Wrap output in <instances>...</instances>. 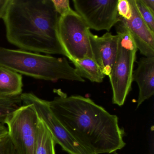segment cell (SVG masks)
Returning a JSON list of instances; mask_svg holds the SVG:
<instances>
[{
	"label": "cell",
	"mask_w": 154,
	"mask_h": 154,
	"mask_svg": "<svg viewBox=\"0 0 154 154\" xmlns=\"http://www.w3.org/2000/svg\"><path fill=\"white\" fill-rule=\"evenodd\" d=\"M58 95L49 101L52 111L66 129L92 154L115 153L122 149L124 130L119 119L89 98Z\"/></svg>",
	"instance_id": "1"
},
{
	"label": "cell",
	"mask_w": 154,
	"mask_h": 154,
	"mask_svg": "<svg viewBox=\"0 0 154 154\" xmlns=\"http://www.w3.org/2000/svg\"><path fill=\"white\" fill-rule=\"evenodd\" d=\"M59 18L52 0H10L2 19L7 40L20 50L66 57L58 37Z\"/></svg>",
	"instance_id": "2"
},
{
	"label": "cell",
	"mask_w": 154,
	"mask_h": 154,
	"mask_svg": "<svg viewBox=\"0 0 154 154\" xmlns=\"http://www.w3.org/2000/svg\"><path fill=\"white\" fill-rule=\"evenodd\" d=\"M0 66L35 79L84 82L65 57H56L22 50L0 47Z\"/></svg>",
	"instance_id": "3"
},
{
	"label": "cell",
	"mask_w": 154,
	"mask_h": 154,
	"mask_svg": "<svg viewBox=\"0 0 154 154\" xmlns=\"http://www.w3.org/2000/svg\"><path fill=\"white\" fill-rule=\"evenodd\" d=\"M119 41L118 53L109 75L112 91V103L122 106L131 90L132 74L137 50L128 29L119 21L116 25Z\"/></svg>",
	"instance_id": "4"
},
{
	"label": "cell",
	"mask_w": 154,
	"mask_h": 154,
	"mask_svg": "<svg viewBox=\"0 0 154 154\" xmlns=\"http://www.w3.org/2000/svg\"><path fill=\"white\" fill-rule=\"evenodd\" d=\"M58 37L66 57L71 61L93 58L89 35L91 32L81 16L72 9L59 16Z\"/></svg>",
	"instance_id": "5"
},
{
	"label": "cell",
	"mask_w": 154,
	"mask_h": 154,
	"mask_svg": "<svg viewBox=\"0 0 154 154\" xmlns=\"http://www.w3.org/2000/svg\"><path fill=\"white\" fill-rule=\"evenodd\" d=\"M38 121L31 104H23L7 118L5 124L18 154H35Z\"/></svg>",
	"instance_id": "6"
},
{
	"label": "cell",
	"mask_w": 154,
	"mask_h": 154,
	"mask_svg": "<svg viewBox=\"0 0 154 154\" xmlns=\"http://www.w3.org/2000/svg\"><path fill=\"white\" fill-rule=\"evenodd\" d=\"M23 104H31L39 119L52 134L56 144L69 154H92L81 146L66 129L50 108L48 101L40 99L32 93L21 94Z\"/></svg>",
	"instance_id": "7"
},
{
	"label": "cell",
	"mask_w": 154,
	"mask_h": 154,
	"mask_svg": "<svg viewBox=\"0 0 154 154\" xmlns=\"http://www.w3.org/2000/svg\"><path fill=\"white\" fill-rule=\"evenodd\" d=\"M75 12L90 29L109 31L120 21L118 0H73Z\"/></svg>",
	"instance_id": "8"
},
{
	"label": "cell",
	"mask_w": 154,
	"mask_h": 154,
	"mask_svg": "<svg viewBox=\"0 0 154 154\" xmlns=\"http://www.w3.org/2000/svg\"><path fill=\"white\" fill-rule=\"evenodd\" d=\"M131 16L129 20L120 17V21L131 35L137 48L146 57H154V33L141 18L137 9L135 0H129Z\"/></svg>",
	"instance_id": "9"
},
{
	"label": "cell",
	"mask_w": 154,
	"mask_h": 154,
	"mask_svg": "<svg viewBox=\"0 0 154 154\" xmlns=\"http://www.w3.org/2000/svg\"><path fill=\"white\" fill-rule=\"evenodd\" d=\"M89 37L93 59L105 76H109L118 53L119 35L107 32L99 37L91 32Z\"/></svg>",
	"instance_id": "10"
},
{
	"label": "cell",
	"mask_w": 154,
	"mask_h": 154,
	"mask_svg": "<svg viewBox=\"0 0 154 154\" xmlns=\"http://www.w3.org/2000/svg\"><path fill=\"white\" fill-rule=\"evenodd\" d=\"M132 81L137 84L139 94L137 101L138 108L154 94V57H141L137 67L132 74Z\"/></svg>",
	"instance_id": "11"
},
{
	"label": "cell",
	"mask_w": 154,
	"mask_h": 154,
	"mask_svg": "<svg viewBox=\"0 0 154 154\" xmlns=\"http://www.w3.org/2000/svg\"><path fill=\"white\" fill-rule=\"evenodd\" d=\"M23 77L15 71L0 66V96H19L23 91Z\"/></svg>",
	"instance_id": "12"
},
{
	"label": "cell",
	"mask_w": 154,
	"mask_h": 154,
	"mask_svg": "<svg viewBox=\"0 0 154 154\" xmlns=\"http://www.w3.org/2000/svg\"><path fill=\"white\" fill-rule=\"evenodd\" d=\"M72 62L77 74L83 79L85 78L92 82H103L105 75L93 58L86 57Z\"/></svg>",
	"instance_id": "13"
},
{
	"label": "cell",
	"mask_w": 154,
	"mask_h": 154,
	"mask_svg": "<svg viewBox=\"0 0 154 154\" xmlns=\"http://www.w3.org/2000/svg\"><path fill=\"white\" fill-rule=\"evenodd\" d=\"M56 144L51 132L38 118L35 154H55Z\"/></svg>",
	"instance_id": "14"
},
{
	"label": "cell",
	"mask_w": 154,
	"mask_h": 154,
	"mask_svg": "<svg viewBox=\"0 0 154 154\" xmlns=\"http://www.w3.org/2000/svg\"><path fill=\"white\" fill-rule=\"evenodd\" d=\"M20 95L12 97L0 96V123L5 124L7 118L23 105Z\"/></svg>",
	"instance_id": "15"
},
{
	"label": "cell",
	"mask_w": 154,
	"mask_h": 154,
	"mask_svg": "<svg viewBox=\"0 0 154 154\" xmlns=\"http://www.w3.org/2000/svg\"><path fill=\"white\" fill-rule=\"evenodd\" d=\"M135 2L141 18L150 30L154 33V14L146 7L141 0H135Z\"/></svg>",
	"instance_id": "16"
},
{
	"label": "cell",
	"mask_w": 154,
	"mask_h": 154,
	"mask_svg": "<svg viewBox=\"0 0 154 154\" xmlns=\"http://www.w3.org/2000/svg\"><path fill=\"white\" fill-rule=\"evenodd\" d=\"M0 154H18L8 134L0 140Z\"/></svg>",
	"instance_id": "17"
},
{
	"label": "cell",
	"mask_w": 154,
	"mask_h": 154,
	"mask_svg": "<svg viewBox=\"0 0 154 154\" xmlns=\"http://www.w3.org/2000/svg\"><path fill=\"white\" fill-rule=\"evenodd\" d=\"M117 9L119 16L122 18L129 20L131 17V7L128 0H118Z\"/></svg>",
	"instance_id": "18"
},
{
	"label": "cell",
	"mask_w": 154,
	"mask_h": 154,
	"mask_svg": "<svg viewBox=\"0 0 154 154\" xmlns=\"http://www.w3.org/2000/svg\"><path fill=\"white\" fill-rule=\"evenodd\" d=\"M55 9L59 16H63L72 10L69 0H52Z\"/></svg>",
	"instance_id": "19"
},
{
	"label": "cell",
	"mask_w": 154,
	"mask_h": 154,
	"mask_svg": "<svg viewBox=\"0 0 154 154\" xmlns=\"http://www.w3.org/2000/svg\"><path fill=\"white\" fill-rule=\"evenodd\" d=\"M10 0H0V19H3L6 14Z\"/></svg>",
	"instance_id": "20"
},
{
	"label": "cell",
	"mask_w": 154,
	"mask_h": 154,
	"mask_svg": "<svg viewBox=\"0 0 154 154\" xmlns=\"http://www.w3.org/2000/svg\"><path fill=\"white\" fill-rule=\"evenodd\" d=\"M141 1L146 5V7L150 10V11L154 14V0H141Z\"/></svg>",
	"instance_id": "21"
},
{
	"label": "cell",
	"mask_w": 154,
	"mask_h": 154,
	"mask_svg": "<svg viewBox=\"0 0 154 154\" xmlns=\"http://www.w3.org/2000/svg\"><path fill=\"white\" fill-rule=\"evenodd\" d=\"M8 134V129L7 126L4 124L0 123V140Z\"/></svg>",
	"instance_id": "22"
}]
</instances>
